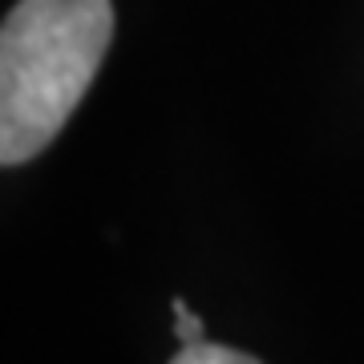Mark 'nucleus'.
Listing matches in <instances>:
<instances>
[{
    "mask_svg": "<svg viewBox=\"0 0 364 364\" xmlns=\"http://www.w3.org/2000/svg\"><path fill=\"white\" fill-rule=\"evenodd\" d=\"M114 41L109 0H16L0 28V162L21 166L61 134Z\"/></svg>",
    "mask_w": 364,
    "mask_h": 364,
    "instance_id": "nucleus-1",
    "label": "nucleus"
},
{
    "mask_svg": "<svg viewBox=\"0 0 364 364\" xmlns=\"http://www.w3.org/2000/svg\"><path fill=\"white\" fill-rule=\"evenodd\" d=\"M170 364H263L255 356L239 348H227V344H210V340H198V344H182L178 356Z\"/></svg>",
    "mask_w": 364,
    "mask_h": 364,
    "instance_id": "nucleus-2",
    "label": "nucleus"
},
{
    "mask_svg": "<svg viewBox=\"0 0 364 364\" xmlns=\"http://www.w3.org/2000/svg\"><path fill=\"white\" fill-rule=\"evenodd\" d=\"M170 312H174V336H178V344H198L203 336V320H198L191 308H186V299H170Z\"/></svg>",
    "mask_w": 364,
    "mask_h": 364,
    "instance_id": "nucleus-3",
    "label": "nucleus"
}]
</instances>
